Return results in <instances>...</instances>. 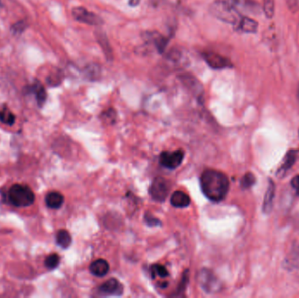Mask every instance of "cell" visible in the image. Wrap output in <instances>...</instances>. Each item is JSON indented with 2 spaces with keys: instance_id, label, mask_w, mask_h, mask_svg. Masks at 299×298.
I'll return each mask as SVG.
<instances>
[{
  "instance_id": "6da1fadb",
  "label": "cell",
  "mask_w": 299,
  "mask_h": 298,
  "mask_svg": "<svg viewBox=\"0 0 299 298\" xmlns=\"http://www.w3.org/2000/svg\"><path fill=\"white\" fill-rule=\"evenodd\" d=\"M204 195L213 202H220L226 198L230 190V180L226 174L213 169H206L199 179Z\"/></svg>"
},
{
  "instance_id": "7a4b0ae2",
  "label": "cell",
  "mask_w": 299,
  "mask_h": 298,
  "mask_svg": "<svg viewBox=\"0 0 299 298\" xmlns=\"http://www.w3.org/2000/svg\"><path fill=\"white\" fill-rule=\"evenodd\" d=\"M211 12L213 16L222 20L226 23L237 26L243 15L233 7L230 0H217L211 7Z\"/></svg>"
},
{
  "instance_id": "3957f363",
  "label": "cell",
  "mask_w": 299,
  "mask_h": 298,
  "mask_svg": "<svg viewBox=\"0 0 299 298\" xmlns=\"http://www.w3.org/2000/svg\"><path fill=\"white\" fill-rule=\"evenodd\" d=\"M8 199L16 207H28L35 201V195L29 186L15 184L8 192Z\"/></svg>"
},
{
  "instance_id": "277c9868",
  "label": "cell",
  "mask_w": 299,
  "mask_h": 298,
  "mask_svg": "<svg viewBox=\"0 0 299 298\" xmlns=\"http://www.w3.org/2000/svg\"><path fill=\"white\" fill-rule=\"evenodd\" d=\"M169 183L162 177L153 179L150 186V195L157 202H164L169 194Z\"/></svg>"
},
{
  "instance_id": "5b68a950",
  "label": "cell",
  "mask_w": 299,
  "mask_h": 298,
  "mask_svg": "<svg viewBox=\"0 0 299 298\" xmlns=\"http://www.w3.org/2000/svg\"><path fill=\"white\" fill-rule=\"evenodd\" d=\"M200 287L207 293H213L219 290L220 282L213 272L208 269H202L198 276Z\"/></svg>"
},
{
  "instance_id": "8992f818",
  "label": "cell",
  "mask_w": 299,
  "mask_h": 298,
  "mask_svg": "<svg viewBox=\"0 0 299 298\" xmlns=\"http://www.w3.org/2000/svg\"><path fill=\"white\" fill-rule=\"evenodd\" d=\"M185 153L182 150H177L174 152H163L160 156V164L167 169H176L181 165Z\"/></svg>"
},
{
  "instance_id": "52a82bcc",
  "label": "cell",
  "mask_w": 299,
  "mask_h": 298,
  "mask_svg": "<svg viewBox=\"0 0 299 298\" xmlns=\"http://www.w3.org/2000/svg\"><path fill=\"white\" fill-rule=\"evenodd\" d=\"M72 14L73 18L82 23L88 24L90 26H101L103 23V19L101 17L86 10L84 7H74Z\"/></svg>"
},
{
  "instance_id": "ba28073f",
  "label": "cell",
  "mask_w": 299,
  "mask_h": 298,
  "mask_svg": "<svg viewBox=\"0 0 299 298\" xmlns=\"http://www.w3.org/2000/svg\"><path fill=\"white\" fill-rule=\"evenodd\" d=\"M203 58L207 65L214 70L225 69L232 67V63L226 57L214 52H205Z\"/></svg>"
},
{
  "instance_id": "9c48e42d",
  "label": "cell",
  "mask_w": 299,
  "mask_h": 298,
  "mask_svg": "<svg viewBox=\"0 0 299 298\" xmlns=\"http://www.w3.org/2000/svg\"><path fill=\"white\" fill-rule=\"evenodd\" d=\"M184 86L187 88L190 91H192L194 95L200 96L203 94V87L199 80L196 77L189 73H180L178 76Z\"/></svg>"
},
{
  "instance_id": "30bf717a",
  "label": "cell",
  "mask_w": 299,
  "mask_h": 298,
  "mask_svg": "<svg viewBox=\"0 0 299 298\" xmlns=\"http://www.w3.org/2000/svg\"><path fill=\"white\" fill-rule=\"evenodd\" d=\"M98 292L103 295H123V286L120 283L118 280L111 278L100 286Z\"/></svg>"
},
{
  "instance_id": "8fae6325",
  "label": "cell",
  "mask_w": 299,
  "mask_h": 298,
  "mask_svg": "<svg viewBox=\"0 0 299 298\" xmlns=\"http://www.w3.org/2000/svg\"><path fill=\"white\" fill-rule=\"evenodd\" d=\"M282 267L288 271H292L299 268V242H295L289 254L286 255L282 262Z\"/></svg>"
},
{
  "instance_id": "7c38bea8",
  "label": "cell",
  "mask_w": 299,
  "mask_h": 298,
  "mask_svg": "<svg viewBox=\"0 0 299 298\" xmlns=\"http://www.w3.org/2000/svg\"><path fill=\"white\" fill-rule=\"evenodd\" d=\"M297 157H298V151L297 150H290V151H289L286 154L285 157H284V159H283L279 169L277 170L276 176L282 178V177L285 175L286 173H288L289 170L292 168V166L295 165Z\"/></svg>"
},
{
  "instance_id": "4fadbf2b",
  "label": "cell",
  "mask_w": 299,
  "mask_h": 298,
  "mask_svg": "<svg viewBox=\"0 0 299 298\" xmlns=\"http://www.w3.org/2000/svg\"><path fill=\"white\" fill-rule=\"evenodd\" d=\"M143 38L147 42L153 43L160 53H163L164 51L166 50V47L168 45V41H169L168 39H166V37L161 35L158 32H147L146 34L143 35Z\"/></svg>"
},
{
  "instance_id": "5bb4252c",
  "label": "cell",
  "mask_w": 299,
  "mask_h": 298,
  "mask_svg": "<svg viewBox=\"0 0 299 298\" xmlns=\"http://www.w3.org/2000/svg\"><path fill=\"white\" fill-rule=\"evenodd\" d=\"M275 195H276V185L274 181L269 179V185L266 190L265 195L263 199V212L264 214H269L272 211Z\"/></svg>"
},
{
  "instance_id": "9a60e30c",
  "label": "cell",
  "mask_w": 299,
  "mask_h": 298,
  "mask_svg": "<svg viewBox=\"0 0 299 298\" xmlns=\"http://www.w3.org/2000/svg\"><path fill=\"white\" fill-rule=\"evenodd\" d=\"M230 2L241 14L242 13H255L259 8L254 0H230Z\"/></svg>"
},
{
  "instance_id": "2e32d148",
  "label": "cell",
  "mask_w": 299,
  "mask_h": 298,
  "mask_svg": "<svg viewBox=\"0 0 299 298\" xmlns=\"http://www.w3.org/2000/svg\"><path fill=\"white\" fill-rule=\"evenodd\" d=\"M110 270V265L105 260L97 259L94 261L90 266V271L92 275L97 277H103L106 275Z\"/></svg>"
},
{
  "instance_id": "e0dca14e",
  "label": "cell",
  "mask_w": 299,
  "mask_h": 298,
  "mask_svg": "<svg viewBox=\"0 0 299 298\" xmlns=\"http://www.w3.org/2000/svg\"><path fill=\"white\" fill-rule=\"evenodd\" d=\"M171 204L177 208H185L191 204V199L186 192L176 191L171 196Z\"/></svg>"
},
{
  "instance_id": "ac0fdd59",
  "label": "cell",
  "mask_w": 299,
  "mask_h": 298,
  "mask_svg": "<svg viewBox=\"0 0 299 298\" xmlns=\"http://www.w3.org/2000/svg\"><path fill=\"white\" fill-rule=\"evenodd\" d=\"M96 36H97V40L99 43L100 47L103 50L104 55L106 56L107 60H113V52H112V48L110 47V41L107 38V35L105 33H103L102 31H97L96 32Z\"/></svg>"
},
{
  "instance_id": "d6986e66",
  "label": "cell",
  "mask_w": 299,
  "mask_h": 298,
  "mask_svg": "<svg viewBox=\"0 0 299 298\" xmlns=\"http://www.w3.org/2000/svg\"><path fill=\"white\" fill-rule=\"evenodd\" d=\"M236 27L238 30L242 31L243 33H256L257 31L258 24L256 20H253L249 17L243 16Z\"/></svg>"
},
{
  "instance_id": "ffe728a7",
  "label": "cell",
  "mask_w": 299,
  "mask_h": 298,
  "mask_svg": "<svg viewBox=\"0 0 299 298\" xmlns=\"http://www.w3.org/2000/svg\"><path fill=\"white\" fill-rule=\"evenodd\" d=\"M64 204V196L59 192H51L46 196V205L50 209H59Z\"/></svg>"
},
{
  "instance_id": "44dd1931",
  "label": "cell",
  "mask_w": 299,
  "mask_h": 298,
  "mask_svg": "<svg viewBox=\"0 0 299 298\" xmlns=\"http://www.w3.org/2000/svg\"><path fill=\"white\" fill-rule=\"evenodd\" d=\"M56 242L62 249H67L72 243V236L68 231L65 229H60L56 235Z\"/></svg>"
},
{
  "instance_id": "7402d4cb",
  "label": "cell",
  "mask_w": 299,
  "mask_h": 298,
  "mask_svg": "<svg viewBox=\"0 0 299 298\" xmlns=\"http://www.w3.org/2000/svg\"><path fill=\"white\" fill-rule=\"evenodd\" d=\"M16 117L7 107H5L0 110V122L8 126L14 125Z\"/></svg>"
},
{
  "instance_id": "603a6c76",
  "label": "cell",
  "mask_w": 299,
  "mask_h": 298,
  "mask_svg": "<svg viewBox=\"0 0 299 298\" xmlns=\"http://www.w3.org/2000/svg\"><path fill=\"white\" fill-rule=\"evenodd\" d=\"M33 91L35 92L37 102H38L39 106H43L44 103L47 100V92H46L45 88L40 83H38L37 84H34V86H33Z\"/></svg>"
},
{
  "instance_id": "cb8c5ba5",
  "label": "cell",
  "mask_w": 299,
  "mask_h": 298,
  "mask_svg": "<svg viewBox=\"0 0 299 298\" xmlns=\"http://www.w3.org/2000/svg\"><path fill=\"white\" fill-rule=\"evenodd\" d=\"M151 273H152V277L153 278H155L156 276H160V278H166L169 275L167 269L164 266L160 265V264H155V265L152 266Z\"/></svg>"
},
{
  "instance_id": "d4e9b609",
  "label": "cell",
  "mask_w": 299,
  "mask_h": 298,
  "mask_svg": "<svg viewBox=\"0 0 299 298\" xmlns=\"http://www.w3.org/2000/svg\"><path fill=\"white\" fill-rule=\"evenodd\" d=\"M256 177L252 173H247L241 179V186L242 188L246 190L252 187L256 184Z\"/></svg>"
},
{
  "instance_id": "484cf974",
  "label": "cell",
  "mask_w": 299,
  "mask_h": 298,
  "mask_svg": "<svg viewBox=\"0 0 299 298\" xmlns=\"http://www.w3.org/2000/svg\"><path fill=\"white\" fill-rule=\"evenodd\" d=\"M60 258L59 255L57 254H52L47 256L46 260H45V265L47 267L48 269L52 270L56 268L59 264H60Z\"/></svg>"
},
{
  "instance_id": "4316f807",
  "label": "cell",
  "mask_w": 299,
  "mask_h": 298,
  "mask_svg": "<svg viewBox=\"0 0 299 298\" xmlns=\"http://www.w3.org/2000/svg\"><path fill=\"white\" fill-rule=\"evenodd\" d=\"M85 74L88 78H90L91 80L97 79L100 77L99 66L95 64L90 65L85 70Z\"/></svg>"
},
{
  "instance_id": "83f0119b",
  "label": "cell",
  "mask_w": 299,
  "mask_h": 298,
  "mask_svg": "<svg viewBox=\"0 0 299 298\" xmlns=\"http://www.w3.org/2000/svg\"><path fill=\"white\" fill-rule=\"evenodd\" d=\"M263 9H264L266 16L268 17V18H272L273 15H274V11H275V2H274V0H264Z\"/></svg>"
},
{
  "instance_id": "f1b7e54d",
  "label": "cell",
  "mask_w": 299,
  "mask_h": 298,
  "mask_svg": "<svg viewBox=\"0 0 299 298\" xmlns=\"http://www.w3.org/2000/svg\"><path fill=\"white\" fill-rule=\"evenodd\" d=\"M181 57H182V54H181L180 50L173 49L172 51H170L169 53H168L167 59L171 60V61L177 62L181 59Z\"/></svg>"
},
{
  "instance_id": "f546056e",
  "label": "cell",
  "mask_w": 299,
  "mask_h": 298,
  "mask_svg": "<svg viewBox=\"0 0 299 298\" xmlns=\"http://www.w3.org/2000/svg\"><path fill=\"white\" fill-rule=\"evenodd\" d=\"M116 111L113 109H110L105 112H103V118L106 120L108 123H114L115 120H116Z\"/></svg>"
},
{
  "instance_id": "4dcf8cb0",
  "label": "cell",
  "mask_w": 299,
  "mask_h": 298,
  "mask_svg": "<svg viewBox=\"0 0 299 298\" xmlns=\"http://www.w3.org/2000/svg\"><path fill=\"white\" fill-rule=\"evenodd\" d=\"M145 220H146L148 225L150 226H157L160 224V220L156 219V218H153L152 215H148L145 217Z\"/></svg>"
},
{
  "instance_id": "1f68e13d",
  "label": "cell",
  "mask_w": 299,
  "mask_h": 298,
  "mask_svg": "<svg viewBox=\"0 0 299 298\" xmlns=\"http://www.w3.org/2000/svg\"><path fill=\"white\" fill-rule=\"evenodd\" d=\"M287 4L289 6V9H291L293 12H296L298 8V1L297 0H287Z\"/></svg>"
},
{
  "instance_id": "d6a6232c",
  "label": "cell",
  "mask_w": 299,
  "mask_h": 298,
  "mask_svg": "<svg viewBox=\"0 0 299 298\" xmlns=\"http://www.w3.org/2000/svg\"><path fill=\"white\" fill-rule=\"evenodd\" d=\"M291 186H292L293 188L296 190V193L299 196V175L293 178L292 180H291Z\"/></svg>"
},
{
  "instance_id": "836d02e7",
  "label": "cell",
  "mask_w": 299,
  "mask_h": 298,
  "mask_svg": "<svg viewBox=\"0 0 299 298\" xmlns=\"http://www.w3.org/2000/svg\"><path fill=\"white\" fill-rule=\"evenodd\" d=\"M140 3V0H129V4L131 7H136Z\"/></svg>"
},
{
  "instance_id": "e575fe53",
  "label": "cell",
  "mask_w": 299,
  "mask_h": 298,
  "mask_svg": "<svg viewBox=\"0 0 299 298\" xmlns=\"http://www.w3.org/2000/svg\"><path fill=\"white\" fill-rule=\"evenodd\" d=\"M298 95H299V90H298Z\"/></svg>"
}]
</instances>
